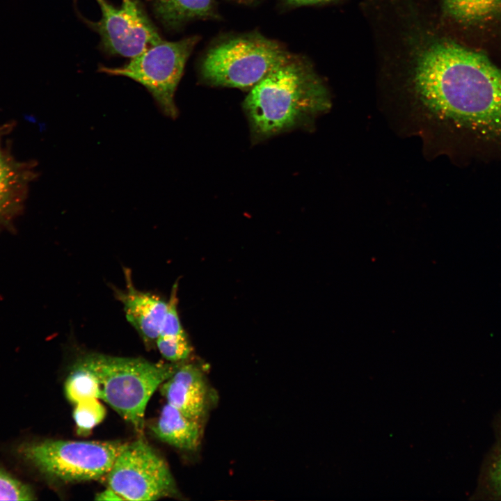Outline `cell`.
<instances>
[{
	"mask_svg": "<svg viewBox=\"0 0 501 501\" xmlns=\"http://www.w3.org/2000/svg\"><path fill=\"white\" fill-rule=\"evenodd\" d=\"M413 86L434 114L486 136H501V70L486 56L452 42L427 45Z\"/></svg>",
	"mask_w": 501,
	"mask_h": 501,
	"instance_id": "1",
	"label": "cell"
},
{
	"mask_svg": "<svg viewBox=\"0 0 501 501\" xmlns=\"http://www.w3.org/2000/svg\"><path fill=\"white\" fill-rule=\"evenodd\" d=\"M328 102L326 88L309 63L289 53L250 88L244 106L253 134L264 138L300 125Z\"/></svg>",
	"mask_w": 501,
	"mask_h": 501,
	"instance_id": "2",
	"label": "cell"
},
{
	"mask_svg": "<svg viewBox=\"0 0 501 501\" xmlns=\"http://www.w3.org/2000/svg\"><path fill=\"white\" fill-rule=\"evenodd\" d=\"M77 363L97 378L100 399L142 434L145 411L150 397L175 372L180 362L161 364L140 358L93 353L82 357Z\"/></svg>",
	"mask_w": 501,
	"mask_h": 501,
	"instance_id": "3",
	"label": "cell"
},
{
	"mask_svg": "<svg viewBox=\"0 0 501 501\" xmlns=\"http://www.w3.org/2000/svg\"><path fill=\"white\" fill-rule=\"evenodd\" d=\"M289 54L278 41L260 33L233 35L207 49L200 62V73L214 86L248 89Z\"/></svg>",
	"mask_w": 501,
	"mask_h": 501,
	"instance_id": "4",
	"label": "cell"
},
{
	"mask_svg": "<svg viewBox=\"0 0 501 501\" xmlns=\"http://www.w3.org/2000/svg\"><path fill=\"white\" fill-rule=\"evenodd\" d=\"M122 445L118 441L48 440L24 443L17 452L49 477L80 482L106 476Z\"/></svg>",
	"mask_w": 501,
	"mask_h": 501,
	"instance_id": "5",
	"label": "cell"
},
{
	"mask_svg": "<svg viewBox=\"0 0 501 501\" xmlns=\"http://www.w3.org/2000/svg\"><path fill=\"white\" fill-rule=\"evenodd\" d=\"M199 40L197 35L177 41L162 40L121 67L100 66L99 70L110 75L126 77L141 84L166 116L175 118L177 109L175 93L187 60Z\"/></svg>",
	"mask_w": 501,
	"mask_h": 501,
	"instance_id": "6",
	"label": "cell"
},
{
	"mask_svg": "<svg viewBox=\"0 0 501 501\" xmlns=\"http://www.w3.org/2000/svg\"><path fill=\"white\" fill-rule=\"evenodd\" d=\"M106 479L108 488L122 500H157L179 495L167 463L141 438L123 443Z\"/></svg>",
	"mask_w": 501,
	"mask_h": 501,
	"instance_id": "7",
	"label": "cell"
},
{
	"mask_svg": "<svg viewBox=\"0 0 501 501\" xmlns=\"http://www.w3.org/2000/svg\"><path fill=\"white\" fill-rule=\"evenodd\" d=\"M102 17L88 24L100 36V47L113 56L133 58L162 40L140 0H122L115 6L96 0Z\"/></svg>",
	"mask_w": 501,
	"mask_h": 501,
	"instance_id": "8",
	"label": "cell"
},
{
	"mask_svg": "<svg viewBox=\"0 0 501 501\" xmlns=\"http://www.w3.org/2000/svg\"><path fill=\"white\" fill-rule=\"evenodd\" d=\"M126 289L116 291L122 302L127 321L146 343H154L159 335L168 301L160 297L138 290L133 285L129 269L125 270Z\"/></svg>",
	"mask_w": 501,
	"mask_h": 501,
	"instance_id": "9",
	"label": "cell"
},
{
	"mask_svg": "<svg viewBox=\"0 0 501 501\" xmlns=\"http://www.w3.org/2000/svg\"><path fill=\"white\" fill-rule=\"evenodd\" d=\"M160 386L168 404L190 418L200 420L206 411L207 388L199 367L180 362Z\"/></svg>",
	"mask_w": 501,
	"mask_h": 501,
	"instance_id": "10",
	"label": "cell"
},
{
	"mask_svg": "<svg viewBox=\"0 0 501 501\" xmlns=\"http://www.w3.org/2000/svg\"><path fill=\"white\" fill-rule=\"evenodd\" d=\"M34 173L32 166L17 161L0 145V228H10L22 211Z\"/></svg>",
	"mask_w": 501,
	"mask_h": 501,
	"instance_id": "11",
	"label": "cell"
},
{
	"mask_svg": "<svg viewBox=\"0 0 501 501\" xmlns=\"http://www.w3.org/2000/svg\"><path fill=\"white\" fill-rule=\"evenodd\" d=\"M151 430L162 442L183 450L194 451L200 442V420L186 416L168 403L163 406Z\"/></svg>",
	"mask_w": 501,
	"mask_h": 501,
	"instance_id": "12",
	"label": "cell"
},
{
	"mask_svg": "<svg viewBox=\"0 0 501 501\" xmlns=\"http://www.w3.org/2000/svg\"><path fill=\"white\" fill-rule=\"evenodd\" d=\"M153 14L168 31H178L197 19H218L215 0H146Z\"/></svg>",
	"mask_w": 501,
	"mask_h": 501,
	"instance_id": "13",
	"label": "cell"
},
{
	"mask_svg": "<svg viewBox=\"0 0 501 501\" xmlns=\"http://www.w3.org/2000/svg\"><path fill=\"white\" fill-rule=\"evenodd\" d=\"M477 494L485 498L501 500V427L482 468Z\"/></svg>",
	"mask_w": 501,
	"mask_h": 501,
	"instance_id": "14",
	"label": "cell"
},
{
	"mask_svg": "<svg viewBox=\"0 0 501 501\" xmlns=\"http://www.w3.org/2000/svg\"><path fill=\"white\" fill-rule=\"evenodd\" d=\"M65 392L67 399L74 405L86 399H100V394L95 376L77 363L66 379Z\"/></svg>",
	"mask_w": 501,
	"mask_h": 501,
	"instance_id": "15",
	"label": "cell"
},
{
	"mask_svg": "<svg viewBox=\"0 0 501 501\" xmlns=\"http://www.w3.org/2000/svg\"><path fill=\"white\" fill-rule=\"evenodd\" d=\"M448 13L463 21L484 19L501 9V0H443Z\"/></svg>",
	"mask_w": 501,
	"mask_h": 501,
	"instance_id": "16",
	"label": "cell"
},
{
	"mask_svg": "<svg viewBox=\"0 0 501 501\" xmlns=\"http://www.w3.org/2000/svg\"><path fill=\"white\" fill-rule=\"evenodd\" d=\"M97 398L82 400L75 404L73 411L77 434L85 436L106 416V409Z\"/></svg>",
	"mask_w": 501,
	"mask_h": 501,
	"instance_id": "17",
	"label": "cell"
},
{
	"mask_svg": "<svg viewBox=\"0 0 501 501\" xmlns=\"http://www.w3.org/2000/svg\"><path fill=\"white\" fill-rule=\"evenodd\" d=\"M155 344L161 356L171 363L184 362L191 353V347L186 335L158 337Z\"/></svg>",
	"mask_w": 501,
	"mask_h": 501,
	"instance_id": "18",
	"label": "cell"
},
{
	"mask_svg": "<svg viewBox=\"0 0 501 501\" xmlns=\"http://www.w3.org/2000/svg\"><path fill=\"white\" fill-rule=\"evenodd\" d=\"M34 495L29 486L13 477L0 468V500H32Z\"/></svg>",
	"mask_w": 501,
	"mask_h": 501,
	"instance_id": "19",
	"label": "cell"
},
{
	"mask_svg": "<svg viewBox=\"0 0 501 501\" xmlns=\"http://www.w3.org/2000/svg\"><path fill=\"white\" fill-rule=\"evenodd\" d=\"M333 0H284L289 7H299L330 2Z\"/></svg>",
	"mask_w": 501,
	"mask_h": 501,
	"instance_id": "20",
	"label": "cell"
},
{
	"mask_svg": "<svg viewBox=\"0 0 501 501\" xmlns=\"http://www.w3.org/2000/svg\"><path fill=\"white\" fill-rule=\"evenodd\" d=\"M95 499L100 500H122L113 490L108 487L104 491L100 493Z\"/></svg>",
	"mask_w": 501,
	"mask_h": 501,
	"instance_id": "21",
	"label": "cell"
},
{
	"mask_svg": "<svg viewBox=\"0 0 501 501\" xmlns=\"http://www.w3.org/2000/svg\"><path fill=\"white\" fill-rule=\"evenodd\" d=\"M10 126H8L7 125H4L1 127H0V145H1V141L3 138V136L6 134L7 131H8L10 129Z\"/></svg>",
	"mask_w": 501,
	"mask_h": 501,
	"instance_id": "22",
	"label": "cell"
}]
</instances>
